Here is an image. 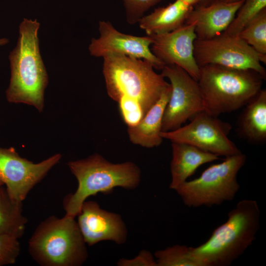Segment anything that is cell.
<instances>
[{
  "mask_svg": "<svg viewBox=\"0 0 266 266\" xmlns=\"http://www.w3.org/2000/svg\"><path fill=\"white\" fill-rule=\"evenodd\" d=\"M102 73L108 96L118 105H132L146 113L169 85L147 61L109 54Z\"/></svg>",
  "mask_w": 266,
  "mask_h": 266,
  "instance_id": "1",
  "label": "cell"
},
{
  "mask_svg": "<svg viewBox=\"0 0 266 266\" xmlns=\"http://www.w3.org/2000/svg\"><path fill=\"white\" fill-rule=\"evenodd\" d=\"M39 26L36 19L26 18L20 25L17 45L9 56L11 77L5 95L10 103L32 105L42 112L48 77L39 51Z\"/></svg>",
  "mask_w": 266,
  "mask_h": 266,
  "instance_id": "2",
  "label": "cell"
},
{
  "mask_svg": "<svg viewBox=\"0 0 266 266\" xmlns=\"http://www.w3.org/2000/svg\"><path fill=\"white\" fill-rule=\"evenodd\" d=\"M260 210L255 200H240L203 243L193 247L202 266H227L252 244L260 228Z\"/></svg>",
  "mask_w": 266,
  "mask_h": 266,
  "instance_id": "3",
  "label": "cell"
},
{
  "mask_svg": "<svg viewBox=\"0 0 266 266\" xmlns=\"http://www.w3.org/2000/svg\"><path fill=\"white\" fill-rule=\"evenodd\" d=\"M67 165L78 182L76 191L64 200L65 215L73 217L77 216L90 196L99 193L109 194L117 187L133 189L141 179L140 170L134 163L113 164L97 153L86 159L70 161Z\"/></svg>",
  "mask_w": 266,
  "mask_h": 266,
  "instance_id": "4",
  "label": "cell"
},
{
  "mask_svg": "<svg viewBox=\"0 0 266 266\" xmlns=\"http://www.w3.org/2000/svg\"><path fill=\"white\" fill-rule=\"evenodd\" d=\"M263 80L253 70L217 65L200 66L197 81L204 110L218 116L239 109L260 92Z\"/></svg>",
  "mask_w": 266,
  "mask_h": 266,
  "instance_id": "5",
  "label": "cell"
},
{
  "mask_svg": "<svg viewBox=\"0 0 266 266\" xmlns=\"http://www.w3.org/2000/svg\"><path fill=\"white\" fill-rule=\"evenodd\" d=\"M75 217H48L35 229L29 252L41 266H79L88 257L84 241Z\"/></svg>",
  "mask_w": 266,
  "mask_h": 266,
  "instance_id": "6",
  "label": "cell"
},
{
  "mask_svg": "<svg viewBox=\"0 0 266 266\" xmlns=\"http://www.w3.org/2000/svg\"><path fill=\"white\" fill-rule=\"evenodd\" d=\"M246 159L242 153L226 157L222 162L209 166L199 177L186 181L175 191L189 207H210L232 200L240 188L237 175Z\"/></svg>",
  "mask_w": 266,
  "mask_h": 266,
  "instance_id": "7",
  "label": "cell"
},
{
  "mask_svg": "<svg viewBox=\"0 0 266 266\" xmlns=\"http://www.w3.org/2000/svg\"><path fill=\"white\" fill-rule=\"evenodd\" d=\"M203 110L197 114L188 124L168 132H162L163 138L171 142L186 143L201 150L226 157L241 151L228 137L230 123Z\"/></svg>",
  "mask_w": 266,
  "mask_h": 266,
  "instance_id": "8",
  "label": "cell"
},
{
  "mask_svg": "<svg viewBox=\"0 0 266 266\" xmlns=\"http://www.w3.org/2000/svg\"><path fill=\"white\" fill-rule=\"evenodd\" d=\"M194 56L199 66L217 65L250 69L266 79V71L260 61V54L237 35L222 33L209 39H196Z\"/></svg>",
  "mask_w": 266,
  "mask_h": 266,
  "instance_id": "9",
  "label": "cell"
},
{
  "mask_svg": "<svg viewBox=\"0 0 266 266\" xmlns=\"http://www.w3.org/2000/svg\"><path fill=\"white\" fill-rule=\"evenodd\" d=\"M161 71L171 87L162 121V132H168L178 129L204 110V105L198 81L186 71L174 65H165Z\"/></svg>",
  "mask_w": 266,
  "mask_h": 266,
  "instance_id": "10",
  "label": "cell"
},
{
  "mask_svg": "<svg viewBox=\"0 0 266 266\" xmlns=\"http://www.w3.org/2000/svg\"><path fill=\"white\" fill-rule=\"evenodd\" d=\"M61 158L62 155L57 153L34 163L20 156L13 147H0V179L9 196L23 202Z\"/></svg>",
  "mask_w": 266,
  "mask_h": 266,
  "instance_id": "11",
  "label": "cell"
},
{
  "mask_svg": "<svg viewBox=\"0 0 266 266\" xmlns=\"http://www.w3.org/2000/svg\"><path fill=\"white\" fill-rule=\"evenodd\" d=\"M100 36L92 38L89 46L91 55L103 57L114 54L142 59L150 63L155 69L162 70L165 65L152 53L150 36H138L118 31L109 21L99 23Z\"/></svg>",
  "mask_w": 266,
  "mask_h": 266,
  "instance_id": "12",
  "label": "cell"
},
{
  "mask_svg": "<svg viewBox=\"0 0 266 266\" xmlns=\"http://www.w3.org/2000/svg\"><path fill=\"white\" fill-rule=\"evenodd\" d=\"M151 49L165 65H176L198 81L200 66L194 56V42L197 39L195 26L184 24L171 32L149 35Z\"/></svg>",
  "mask_w": 266,
  "mask_h": 266,
  "instance_id": "13",
  "label": "cell"
},
{
  "mask_svg": "<svg viewBox=\"0 0 266 266\" xmlns=\"http://www.w3.org/2000/svg\"><path fill=\"white\" fill-rule=\"evenodd\" d=\"M78 216L77 224L86 244L110 240L118 244L125 242L126 225L118 214L101 209L94 201H85Z\"/></svg>",
  "mask_w": 266,
  "mask_h": 266,
  "instance_id": "14",
  "label": "cell"
},
{
  "mask_svg": "<svg viewBox=\"0 0 266 266\" xmlns=\"http://www.w3.org/2000/svg\"><path fill=\"white\" fill-rule=\"evenodd\" d=\"M244 0L235 2L215 1L208 5H196L185 24L195 26L198 39H209L222 34L229 26Z\"/></svg>",
  "mask_w": 266,
  "mask_h": 266,
  "instance_id": "15",
  "label": "cell"
},
{
  "mask_svg": "<svg viewBox=\"0 0 266 266\" xmlns=\"http://www.w3.org/2000/svg\"><path fill=\"white\" fill-rule=\"evenodd\" d=\"M169 188L177 189L202 165L219 159L218 156L186 143L172 142Z\"/></svg>",
  "mask_w": 266,
  "mask_h": 266,
  "instance_id": "16",
  "label": "cell"
},
{
  "mask_svg": "<svg viewBox=\"0 0 266 266\" xmlns=\"http://www.w3.org/2000/svg\"><path fill=\"white\" fill-rule=\"evenodd\" d=\"M171 93L169 84L140 122L135 126L128 128V136L132 143L146 148L157 147L161 144L163 139L161 136L163 118Z\"/></svg>",
  "mask_w": 266,
  "mask_h": 266,
  "instance_id": "17",
  "label": "cell"
},
{
  "mask_svg": "<svg viewBox=\"0 0 266 266\" xmlns=\"http://www.w3.org/2000/svg\"><path fill=\"white\" fill-rule=\"evenodd\" d=\"M193 7L180 0H175L166 6L158 7L150 14L144 15L138 23L147 35L168 33L185 24Z\"/></svg>",
  "mask_w": 266,
  "mask_h": 266,
  "instance_id": "18",
  "label": "cell"
},
{
  "mask_svg": "<svg viewBox=\"0 0 266 266\" xmlns=\"http://www.w3.org/2000/svg\"><path fill=\"white\" fill-rule=\"evenodd\" d=\"M237 122V133L254 143L266 141V90L260 92L245 105Z\"/></svg>",
  "mask_w": 266,
  "mask_h": 266,
  "instance_id": "19",
  "label": "cell"
},
{
  "mask_svg": "<svg viewBox=\"0 0 266 266\" xmlns=\"http://www.w3.org/2000/svg\"><path fill=\"white\" fill-rule=\"evenodd\" d=\"M28 222L23 214L22 201L12 199L3 185L0 186V234L18 238L23 235Z\"/></svg>",
  "mask_w": 266,
  "mask_h": 266,
  "instance_id": "20",
  "label": "cell"
},
{
  "mask_svg": "<svg viewBox=\"0 0 266 266\" xmlns=\"http://www.w3.org/2000/svg\"><path fill=\"white\" fill-rule=\"evenodd\" d=\"M157 266H202L193 247L175 245L155 252Z\"/></svg>",
  "mask_w": 266,
  "mask_h": 266,
  "instance_id": "21",
  "label": "cell"
},
{
  "mask_svg": "<svg viewBox=\"0 0 266 266\" xmlns=\"http://www.w3.org/2000/svg\"><path fill=\"white\" fill-rule=\"evenodd\" d=\"M238 36L259 54H266V8L253 18Z\"/></svg>",
  "mask_w": 266,
  "mask_h": 266,
  "instance_id": "22",
  "label": "cell"
},
{
  "mask_svg": "<svg viewBox=\"0 0 266 266\" xmlns=\"http://www.w3.org/2000/svg\"><path fill=\"white\" fill-rule=\"evenodd\" d=\"M266 8V0H244L228 28L223 33L237 35L261 11Z\"/></svg>",
  "mask_w": 266,
  "mask_h": 266,
  "instance_id": "23",
  "label": "cell"
},
{
  "mask_svg": "<svg viewBox=\"0 0 266 266\" xmlns=\"http://www.w3.org/2000/svg\"><path fill=\"white\" fill-rule=\"evenodd\" d=\"M164 0H122L127 23L133 25L151 8Z\"/></svg>",
  "mask_w": 266,
  "mask_h": 266,
  "instance_id": "24",
  "label": "cell"
},
{
  "mask_svg": "<svg viewBox=\"0 0 266 266\" xmlns=\"http://www.w3.org/2000/svg\"><path fill=\"white\" fill-rule=\"evenodd\" d=\"M18 239L7 234H0V266L15 263L20 252Z\"/></svg>",
  "mask_w": 266,
  "mask_h": 266,
  "instance_id": "25",
  "label": "cell"
},
{
  "mask_svg": "<svg viewBox=\"0 0 266 266\" xmlns=\"http://www.w3.org/2000/svg\"><path fill=\"white\" fill-rule=\"evenodd\" d=\"M119 266H157L156 260L148 251L143 250L135 258L132 260L122 259L119 261Z\"/></svg>",
  "mask_w": 266,
  "mask_h": 266,
  "instance_id": "26",
  "label": "cell"
},
{
  "mask_svg": "<svg viewBox=\"0 0 266 266\" xmlns=\"http://www.w3.org/2000/svg\"><path fill=\"white\" fill-rule=\"evenodd\" d=\"M217 1V0H199L198 3L197 5L206 6Z\"/></svg>",
  "mask_w": 266,
  "mask_h": 266,
  "instance_id": "27",
  "label": "cell"
},
{
  "mask_svg": "<svg viewBox=\"0 0 266 266\" xmlns=\"http://www.w3.org/2000/svg\"><path fill=\"white\" fill-rule=\"evenodd\" d=\"M181 1H182L185 4L194 7L196 6L199 2V0H180Z\"/></svg>",
  "mask_w": 266,
  "mask_h": 266,
  "instance_id": "28",
  "label": "cell"
},
{
  "mask_svg": "<svg viewBox=\"0 0 266 266\" xmlns=\"http://www.w3.org/2000/svg\"><path fill=\"white\" fill-rule=\"evenodd\" d=\"M8 42V40L7 38H0V46L6 44Z\"/></svg>",
  "mask_w": 266,
  "mask_h": 266,
  "instance_id": "29",
  "label": "cell"
},
{
  "mask_svg": "<svg viewBox=\"0 0 266 266\" xmlns=\"http://www.w3.org/2000/svg\"><path fill=\"white\" fill-rule=\"evenodd\" d=\"M244 0H217V1L225 2H235Z\"/></svg>",
  "mask_w": 266,
  "mask_h": 266,
  "instance_id": "30",
  "label": "cell"
},
{
  "mask_svg": "<svg viewBox=\"0 0 266 266\" xmlns=\"http://www.w3.org/2000/svg\"><path fill=\"white\" fill-rule=\"evenodd\" d=\"M1 185H3V184L2 182L1 181V180L0 179V186H1Z\"/></svg>",
  "mask_w": 266,
  "mask_h": 266,
  "instance_id": "31",
  "label": "cell"
}]
</instances>
